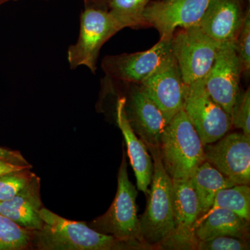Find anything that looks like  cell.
<instances>
[{
    "label": "cell",
    "mask_w": 250,
    "mask_h": 250,
    "mask_svg": "<svg viewBox=\"0 0 250 250\" xmlns=\"http://www.w3.org/2000/svg\"><path fill=\"white\" fill-rule=\"evenodd\" d=\"M147 148L153 159V175L147 207L139 220L143 239L154 249L173 231L172 179L163 166L159 147Z\"/></svg>",
    "instance_id": "obj_4"
},
{
    "label": "cell",
    "mask_w": 250,
    "mask_h": 250,
    "mask_svg": "<svg viewBox=\"0 0 250 250\" xmlns=\"http://www.w3.org/2000/svg\"><path fill=\"white\" fill-rule=\"evenodd\" d=\"M172 203L173 231L158 248L196 250L194 227L200 215V202L190 179L172 180Z\"/></svg>",
    "instance_id": "obj_11"
},
{
    "label": "cell",
    "mask_w": 250,
    "mask_h": 250,
    "mask_svg": "<svg viewBox=\"0 0 250 250\" xmlns=\"http://www.w3.org/2000/svg\"><path fill=\"white\" fill-rule=\"evenodd\" d=\"M205 79L185 85L184 110L204 146L223 138L233 128L229 115L211 98Z\"/></svg>",
    "instance_id": "obj_7"
},
{
    "label": "cell",
    "mask_w": 250,
    "mask_h": 250,
    "mask_svg": "<svg viewBox=\"0 0 250 250\" xmlns=\"http://www.w3.org/2000/svg\"><path fill=\"white\" fill-rule=\"evenodd\" d=\"M125 98L118 97L116 106V122L124 136L128 156L134 171L139 190L147 194L149 192L153 175V161L147 146L135 134L126 119L124 110Z\"/></svg>",
    "instance_id": "obj_17"
},
{
    "label": "cell",
    "mask_w": 250,
    "mask_h": 250,
    "mask_svg": "<svg viewBox=\"0 0 250 250\" xmlns=\"http://www.w3.org/2000/svg\"><path fill=\"white\" fill-rule=\"evenodd\" d=\"M246 1H248V2H250V0H246Z\"/></svg>",
    "instance_id": "obj_31"
},
{
    "label": "cell",
    "mask_w": 250,
    "mask_h": 250,
    "mask_svg": "<svg viewBox=\"0 0 250 250\" xmlns=\"http://www.w3.org/2000/svg\"><path fill=\"white\" fill-rule=\"evenodd\" d=\"M198 250H250L249 241L236 237L218 236L205 241L197 242Z\"/></svg>",
    "instance_id": "obj_26"
},
{
    "label": "cell",
    "mask_w": 250,
    "mask_h": 250,
    "mask_svg": "<svg viewBox=\"0 0 250 250\" xmlns=\"http://www.w3.org/2000/svg\"><path fill=\"white\" fill-rule=\"evenodd\" d=\"M235 46L242 69V74L246 76L250 71V10L247 9L244 21L235 41Z\"/></svg>",
    "instance_id": "obj_24"
},
{
    "label": "cell",
    "mask_w": 250,
    "mask_h": 250,
    "mask_svg": "<svg viewBox=\"0 0 250 250\" xmlns=\"http://www.w3.org/2000/svg\"><path fill=\"white\" fill-rule=\"evenodd\" d=\"M122 83L125 115L131 129L147 147H159L167 125L164 113L141 85Z\"/></svg>",
    "instance_id": "obj_10"
},
{
    "label": "cell",
    "mask_w": 250,
    "mask_h": 250,
    "mask_svg": "<svg viewBox=\"0 0 250 250\" xmlns=\"http://www.w3.org/2000/svg\"><path fill=\"white\" fill-rule=\"evenodd\" d=\"M140 85L163 112L167 124L184 109L185 84L173 54Z\"/></svg>",
    "instance_id": "obj_14"
},
{
    "label": "cell",
    "mask_w": 250,
    "mask_h": 250,
    "mask_svg": "<svg viewBox=\"0 0 250 250\" xmlns=\"http://www.w3.org/2000/svg\"><path fill=\"white\" fill-rule=\"evenodd\" d=\"M137 195L136 187L129 179L126 152L123 149L116 197L107 211L88 225L99 232L131 243L140 250H152V247L146 243L141 234L136 204Z\"/></svg>",
    "instance_id": "obj_3"
},
{
    "label": "cell",
    "mask_w": 250,
    "mask_h": 250,
    "mask_svg": "<svg viewBox=\"0 0 250 250\" xmlns=\"http://www.w3.org/2000/svg\"><path fill=\"white\" fill-rule=\"evenodd\" d=\"M248 7L243 0H210L198 26L219 42L236 41Z\"/></svg>",
    "instance_id": "obj_15"
},
{
    "label": "cell",
    "mask_w": 250,
    "mask_h": 250,
    "mask_svg": "<svg viewBox=\"0 0 250 250\" xmlns=\"http://www.w3.org/2000/svg\"><path fill=\"white\" fill-rule=\"evenodd\" d=\"M190 180L200 202V217L209 210L218 192L236 185L207 161L197 167Z\"/></svg>",
    "instance_id": "obj_19"
},
{
    "label": "cell",
    "mask_w": 250,
    "mask_h": 250,
    "mask_svg": "<svg viewBox=\"0 0 250 250\" xmlns=\"http://www.w3.org/2000/svg\"><path fill=\"white\" fill-rule=\"evenodd\" d=\"M194 233L199 241L223 236L249 241L250 221L231 210L217 208L207 212L197 219Z\"/></svg>",
    "instance_id": "obj_18"
},
{
    "label": "cell",
    "mask_w": 250,
    "mask_h": 250,
    "mask_svg": "<svg viewBox=\"0 0 250 250\" xmlns=\"http://www.w3.org/2000/svg\"><path fill=\"white\" fill-rule=\"evenodd\" d=\"M151 0H110L108 11L124 28L149 27L143 14Z\"/></svg>",
    "instance_id": "obj_21"
},
{
    "label": "cell",
    "mask_w": 250,
    "mask_h": 250,
    "mask_svg": "<svg viewBox=\"0 0 250 250\" xmlns=\"http://www.w3.org/2000/svg\"><path fill=\"white\" fill-rule=\"evenodd\" d=\"M233 127L239 129L247 136H250V90L240 93L231 113Z\"/></svg>",
    "instance_id": "obj_25"
},
{
    "label": "cell",
    "mask_w": 250,
    "mask_h": 250,
    "mask_svg": "<svg viewBox=\"0 0 250 250\" xmlns=\"http://www.w3.org/2000/svg\"><path fill=\"white\" fill-rule=\"evenodd\" d=\"M29 167H32L31 165L29 166H18L16 164H11V163L8 162V161L4 160H0V175L8 173V172H14V171H17L22 170L24 168H29Z\"/></svg>",
    "instance_id": "obj_28"
},
{
    "label": "cell",
    "mask_w": 250,
    "mask_h": 250,
    "mask_svg": "<svg viewBox=\"0 0 250 250\" xmlns=\"http://www.w3.org/2000/svg\"><path fill=\"white\" fill-rule=\"evenodd\" d=\"M220 43L198 25L182 28L174 33L172 52L184 84L205 79L214 62Z\"/></svg>",
    "instance_id": "obj_6"
},
{
    "label": "cell",
    "mask_w": 250,
    "mask_h": 250,
    "mask_svg": "<svg viewBox=\"0 0 250 250\" xmlns=\"http://www.w3.org/2000/svg\"><path fill=\"white\" fill-rule=\"evenodd\" d=\"M33 231L0 213V250H31Z\"/></svg>",
    "instance_id": "obj_22"
},
{
    "label": "cell",
    "mask_w": 250,
    "mask_h": 250,
    "mask_svg": "<svg viewBox=\"0 0 250 250\" xmlns=\"http://www.w3.org/2000/svg\"><path fill=\"white\" fill-rule=\"evenodd\" d=\"M42 207L41 179L35 174L29 184L16 196L9 200L0 201V213L21 228L37 231L44 225L40 214Z\"/></svg>",
    "instance_id": "obj_16"
},
{
    "label": "cell",
    "mask_w": 250,
    "mask_h": 250,
    "mask_svg": "<svg viewBox=\"0 0 250 250\" xmlns=\"http://www.w3.org/2000/svg\"><path fill=\"white\" fill-rule=\"evenodd\" d=\"M18 1V0H14ZM84 6H93L100 9L108 10V4L110 0H83Z\"/></svg>",
    "instance_id": "obj_29"
},
{
    "label": "cell",
    "mask_w": 250,
    "mask_h": 250,
    "mask_svg": "<svg viewBox=\"0 0 250 250\" xmlns=\"http://www.w3.org/2000/svg\"><path fill=\"white\" fill-rule=\"evenodd\" d=\"M123 29V24L108 10L84 6L80 16L78 38L67 49L70 68L85 66L95 74L102 47Z\"/></svg>",
    "instance_id": "obj_5"
},
{
    "label": "cell",
    "mask_w": 250,
    "mask_h": 250,
    "mask_svg": "<svg viewBox=\"0 0 250 250\" xmlns=\"http://www.w3.org/2000/svg\"><path fill=\"white\" fill-rule=\"evenodd\" d=\"M205 159L236 185L250 184V136L227 134L205 146Z\"/></svg>",
    "instance_id": "obj_12"
},
{
    "label": "cell",
    "mask_w": 250,
    "mask_h": 250,
    "mask_svg": "<svg viewBox=\"0 0 250 250\" xmlns=\"http://www.w3.org/2000/svg\"><path fill=\"white\" fill-rule=\"evenodd\" d=\"M0 160H4L18 166H29L21 152L0 147Z\"/></svg>",
    "instance_id": "obj_27"
},
{
    "label": "cell",
    "mask_w": 250,
    "mask_h": 250,
    "mask_svg": "<svg viewBox=\"0 0 250 250\" xmlns=\"http://www.w3.org/2000/svg\"><path fill=\"white\" fill-rule=\"evenodd\" d=\"M30 167L0 175V201L16 196L29 184L34 176Z\"/></svg>",
    "instance_id": "obj_23"
},
{
    "label": "cell",
    "mask_w": 250,
    "mask_h": 250,
    "mask_svg": "<svg viewBox=\"0 0 250 250\" xmlns=\"http://www.w3.org/2000/svg\"><path fill=\"white\" fill-rule=\"evenodd\" d=\"M242 69L235 41L222 42L214 62L205 77V86L211 98L231 116L241 90Z\"/></svg>",
    "instance_id": "obj_9"
},
{
    "label": "cell",
    "mask_w": 250,
    "mask_h": 250,
    "mask_svg": "<svg viewBox=\"0 0 250 250\" xmlns=\"http://www.w3.org/2000/svg\"><path fill=\"white\" fill-rule=\"evenodd\" d=\"M10 1H13V0H0V6L5 4V3L9 2Z\"/></svg>",
    "instance_id": "obj_30"
},
{
    "label": "cell",
    "mask_w": 250,
    "mask_h": 250,
    "mask_svg": "<svg viewBox=\"0 0 250 250\" xmlns=\"http://www.w3.org/2000/svg\"><path fill=\"white\" fill-rule=\"evenodd\" d=\"M225 208L250 220V188L249 185H235L222 189L215 195L213 205L208 211ZM207 211V212H208Z\"/></svg>",
    "instance_id": "obj_20"
},
{
    "label": "cell",
    "mask_w": 250,
    "mask_h": 250,
    "mask_svg": "<svg viewBox=\"0 0 250 250\" xmlns=\"http://www.w3.org/2000/svg\"><path fill=\"white\" fill-rule=\"evenodd\" d=\"M172 38H160L143 52L106 56L102 61V70L111 80L141 84L172 55Z\"/></svg>",
    "instance_id": "obj_8"
},
{
    "label": "cell",
    "mask_w": 250,
    "mask_h": 250,
    "mask_svg": "<svg viewBox=\"0 0 250 250\" xmlns=\"http://www.w3.org/2000/svg\"><path fill=\"white\" fill-rule=\"evenodd\" d=\"M210 0H151L144 16L160 38H172L178 27L198 25Z\"/></svg>",
    "instance_id": "obj_13"
},
{
    "label": "cell",
    "mask_w": 250,
    "mask_h": 250,
    "mask_svg": "<svg viewBox=\"0 0 250 250\" xmlns=\"http://www.w3.org/2000/svg\"><path fill=\"white\" fill-rule=\"evenodd\" d=\"M42 228L33 231L31 249L38 250H140L131 243L99 232L85 222L62 218L42 207Z\"/></svg>",
    "instance_id": "obj_1"
},
{
    "label": "cell",
    "mask_w": 250,
    "mask_h": 250,
    "mask_svg": "<svg viewBox=\"0 0 250 250\" xmlns=\"http://www.w3.org/2000/svg\"><path fill=\"white\" fill-rule=\"evenodd\" d=\"M159 148L163 166L172 180L190 179L206 161L205 146L184 109L166 126Z\"/></svg>",
    "instance_id": "obj_2"
}]
</instances>
